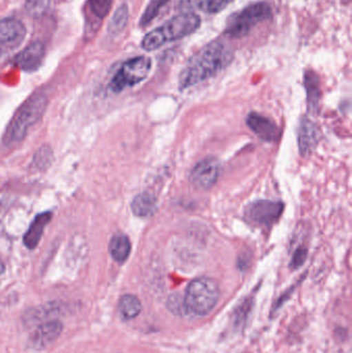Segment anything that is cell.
I'll return each mask as SVG.
<instances>
[{
  "label": "cell",
  "instance_id": "obj_16",
  "mask_svg": "<svg viewBox=\"0 0 352 353\" xmlns=\"http://www.w3.org/2000/svg\"><path fill=\"white\" fill-rule=\"evenodd\" d=\"M130 250H132V244L126 234L121 232L114 234L109 245L110 254L113 257L114 261L120 263H124L130 256Z\"/></svg>",
  "mask_w": 352,
  "mask_h": 353
},
{
  "label": "cell",
  "instance_id": "obj_1",
  "mask_svg": "<svg viewBox=\"0 0 352 353\" xmlns=\"http://www.w3.org/2000/svg\"><path fill=\"white\" fill-rule=\"evenodd\" d=\"M234 54L227 43L220 41H212L200 49L187 62L179 78L180 89L189 88L200 84L225 70Z\"/></svg>",
  "mask_w": 352,
  "mask_h": 353
},
{
  "label": "cell",
  "instance_id": "obj_19",
  "mask_svg": "<svg viewBox=\"0 0 352 353\" xmlns=\"http://www.w3.org/2000/svg\"><path fill=\"white\" fill-rule=\"evenodd\" d=\"M305 85L309 105H311V108L316 107L320 97V79H318V74L312 70L306 72Z\"/></svg>",
  "mask_w": 352,
  "mask_h": 353
},
{
  "label": "cell",
  "instance_id": "obj_14",
  "mask_svg": "<svg viewBox=\"0 0 352 353\" xmlns=\"http://www.w3.org/2000/svg\"><path fill=\"white\" fill-rule=\"evenodd\" d=\"M318 130L309 120H303L299 132V145L302 154H309L318 144Z\"/></svg>",
  "mask_w": 352,
  "mask_h": 353
},
{
  "label": "cell",
  "instance_id": "obj_5",
  "mask_svg": "<svg viewBox=\"0 0 352 353\" xmlns=\"http://www.w3.org/2000/svg\"><path fill=\"white\" fill-rule=\"evenodd\" d=\"M271 14L272 10L266 2L251 4L229 19L225 33L234 39L245 37L256 25L270 19Z\"/></svg>",
  "mask_w": 352,
  "mask_h": 353
},
{
  "label": "cell",
  "instance_id": "obj_23",
  "mask_svg": "<svg viewBox=\"0 0 352 353\" xmlns=\"http://www.w3.org/2000/svg\"><path fill=\"white\" fill-rule=\"evenodd\" d=\"M26 1L27 12L34 17L39 18L49 10L50 0H25Z\"/></svg>",
  "mask_w": 352,
  "mask_h": 353
},
{
  "label": "cell",
  "instance_id": "obj_26",
  "mask_svg": "<svg viewBox=\"0 0 352 353\" xmlns=\"http://www.w3.org/2000/svg\"><path fill=\"white\" fill-rule=\"evenodd\" d=\"M0 211H1V205H0Z\"/></svg>",
  "mask_w": 352,
  "mask_h": 353
},
{
  "label": "cell",
  "instance_id": "obj_22",
  "mask_svg": "<svg viewBox=\"0 0 352 353\" xmlns=\"http://www.w3.org/2000/svg\"><path fill=\"white\" fill-rule=\"evenodd\" d=\"M88 4L93 16L103 19L109 14L113 0H88Z\"/></svg>",
  "mask_w": 352,
  "mask_h": 353
},
{
  "label": "cell",
  "instance_id": "obj_13",
  "mask_svg": "<svg viewBox=\"0 0 352 353\" xmlns=\"http://www.w3.org/2000/svg\"><path fill=\"white\" fill-rule=\"evenodd\" d=\"M52 219L51 212H43L39 214L37 217L33 219L32 223L29 226L28 230L25 232L23 242L25 246L28 249H34L39 245L41 236H43V230Z\"/></svg>",
  "mask_w": 352,
  "mask_h": 353
},
{
  "label": "cell",
  "instance_id": "obj_8",
  "mask_svg": "<svg viewBox=\"0 0 352 353\" xmlns=\"http://www.w3.org/2000/svg\"><path fill=\"white\" fill-rule=\"evenodd\" d=\"M219 172H220V165L217 159L208 157L194 165L190 174V181L196 188L206 190L217 182Z\"/></svg>",
  "mask_w": 352,
  "mask_h": 353
},
{
  "label": "cell",
  "instance_id": "obj_18",
  "mask_svg": "<svg viewBox=\"0 0 352 353\" xmlns=\"http://www.w3.org/2000/svg\"><path fill=\"white\" fill-rule=\"evenodd\" d=\"M189 6L207 14H216L225 10L233 0H185Z\"/></svg>",
  "mask_w": 352,
  "mask_h": 353
},
{
  "label": "cell",
  "instance_id": "obj_2",
  "mask_svg": "<svg viewBox=\"0 0 352 353\" xmlns=\"http://www.w3.org/2000/svg\"><path fill=\"white\" fill-rule=\"evenodd\" d=\"M200 26V18L194 12L177 14L149 32L142 41L143 49L154 51L165 43L179 41L196 32Z\"/></svg>",
  "mask_w": 352,
  "mask_h": 353
},
{
  "label": "cell",
  "instance_id": "obj_7",
  "mask_svg": "<svg viewBox=\"0 0 352 353\" xmlns=\"http://www.w3.org/2000/svg\"><path fill=\"white\" fill-rule=\"evenodd\" d=\"M284 205L279 201H253L246 207L244 211L245 220L248 223L258 228H270L276 223L282 214Z\"/></svg>",
  "mask_w": 352,
  "mask_h": 353
},
{
  "label": "cell",
  "instance_id": "obj_20",
  "mask_svg": "<svg viewBox=\"0 0 352 353\" xmlns=\"http://www.w3.org/2000/svg\"><path fill=\"white\" fill-rule=\"evenodd\" d=\"M167 2H169V0H151L148 6H147L144 14H142V18H141V26L145 27L150 24V23L158 16L161 8H163Z\"/></svg>",
  "mask_w": 352,
  "mask_h": 353
},
{
  "label": "cell",
  "instance_id": "obj_3",
  "mask_svg": "<svg viewBox=\"0 0 352 353\" xmlns=\"http://www.w3.org/2000/svg\"><path fill=\"white\" fill-rule=\"evenodd\" d=\"M47 105L48 99L43 93H35L31 95L17 110L16 114L10 120L4 134V143L6 145H12L21 142L26 136L29 128L43 117Z\"/></svg>",
  "mask_w": 352,
  "mask_h": 353
},
{
  "label": "cell",
  "instance_id": "obj_9",
  "mask_svg": "<svg viewBox=\"0 0 352 353\" xmlns=\"http://www.w3.org/2000/svg\"><path fill=\"white\" fill-rule=\"evenodd\" d=\"M26 37V28L21 21L6 18L0 21V49L12 50Z\"/></svg>",
  "mask_w": 352,
  "mask_h": 353
},
{
  "label": "cell",
  "instance_id": "obj_15",
  "mask_svg": "<svg viewBox=\"0 0 352 353\" xmlns=\"http://www.w3.org/2000/svg\"><path fill=\"white\" fill-rule=\"evenodd\" d=\"M156 197L150 192L140 193L132 203V213L141 218L150 217L156 211Z\"/></svg>",
  "mask_w": 352,
  "mask_h": 353
},
{
  "label": "cell",
  "instance_id": "obj_6",
  "mask_svg": "<svg viewBox=\"0 0 352 353\" xmlns=\"http://www.w3.org/2000/svg\"><path fill=\"white\" fill-rule=\"evenodd\" d=\"M152 62L146 56H138L127 60L122 64L117 74L110 83V89L113 92H121L127 87H134L144 81L151 70Z\"/></svg>",
  "mask_w": 352,
  "mask_h": 353
},
{
  "label": "cell",
  "instance_id": "obj_25",
  "mask_svg": "<svg viewBox=\"0 0 352 353\" xmlns=\"http://www.w3.org/2000/svg\"><path fill=\"white\" fill-rule=\"evenodd\" d=\"M308 251L307 249L301 248L297 249L296 250L295 254L293 256V261L291 263V269H299L300 267L304 265L305 263L306 259H307Z\"/></svg>",
  "mask_w": 352,
  "mask_h": 353
},
{
  "label": "cell",
  "instance_id": "obj_10",
  "mask_svg": "<svg viewBox=\"0 0 352 353\" xmlns=\"http://www.w3.org/2000/svg\"><path fill=\"white\" fill-rule=\"evenodd\" d=\"M63 331V325L60 321H52L41 323L29 339V346L34 350H45L51 346Z\"/></svg>",
  "mask_w": 352,
  "mask_h": 353
},
{
  "label": "cell",
  "instance_id": "obj_24",
  "mask_svg": "<svg viewBox=\"0 0 352 353\" xmlns=\"http://www.w3.org/2000/svg\"><path fill=\"white\" fill-rule=\"evenodd\" d=\"M167 308L174 314L182 315L186 313L184 300L178 296H173L169 298V302H167Z\"/></svg>",
  "mask_w": 352,
  "mask_h": 353
},
{
  "label": "cell",
  "instance_id": "obj_17",
  "mask_svg": "<svg viewBox=\"0 0 352 353\" xmlns=\"http://www.w3.org/2000/svg\"><path fill=\"white\" fill-rule=\"evenodd\" d=\"M119 311L125 319H134L142 311V304L136 296L125 294L119 301Z\"/></svg>",
  "mask_w": 352,
  "mask_h": 353
},
{
  "label": "cell",
  "instance_id": "obj_4",
  "mask_svg": "<svg viewBox=\"0 0 352 353\" xmlns=\"http://www.w3.org/2000/svg\"><path fill=\"white\" fill-rule=\"evenodd\" d=\"M219 288L210 278H198L190 282L184 296L186 313L196 316L209 314L219 300Z\"/></svg>",
  "mask_w": 352,
  "mask_h": 353
},
{
  "label": "cell",
  "instance_id": "obj_21",
  "mask_svg": "<svg viewBox=\"0 0 352 353\" xmlns=\"http://www.w3.org/2000/svg\"><path fill=\"white\" fill-rule=\"evenodd\" d=\"M128 21V8L126 4L120 6L112 19L111 24L109 26V31L112 34H117L123 30L124 27L127 24Z\"/></svg>",
  "mask_w": 352,
  "mask_h": 353
},
{
  "label": "cell",
  "instance_id": "obj_11",
  "mask_svg": "<svg viewBox=\"0 0 352 353\" xmlns=\"http://www.w3.org/2000/svg\"><path fill=\"white\" fill-rule=\"evenodd\" d=\"M43 57L45 47L41 41H35L14 57V63L25 72H33L41 65Z\"/></svg>",
  "mask_w": 352,
  "mask_h": 353
},
{
  "label": "cell",
  "instance_id": "obj_12",
  "mask_svg": "<svg viewBox=\"0 0 352 353\" xmlns=\"http://www.w3.org/2000/svg\"><path fill=\"white\" fill-rule=\"evenodd\" d=\"M247 124L250 130L266 142H275L279 137L278 126L265 116L258 113H251L247 118Z\"/></svg>",
  "mask_w": 352,
  "mask_h": 353
}]
</instances>
